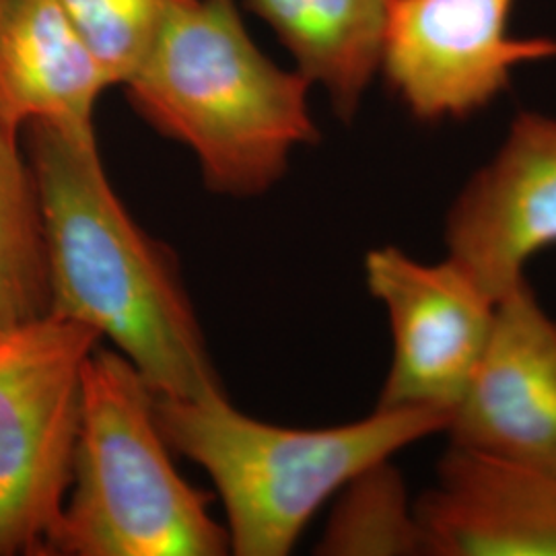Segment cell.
<instances>
[{"instance_id": "obj_15", "label": "cell", "mask_w": 556, "mask_h": 556, "mask_svg": "<svg viewBox=\"0 0 556 556\" xmlns=\"http://www.w3.org/2000/svg\"><path fill=\"white\" fill-rule=\"evenodd\" d=\"M112 85H124L160 36L172 0H60Z\"/></svg>"}, {"instance_id": "obj_2", "label": "cell", "mask_w": 556, "mask_h": 556, "mask_svg": "<svg viewBox=\"0 0 556 556\" xmlns=\"http://www.w3.org/2000/svg\"><path fill=\"white\" fill-rule=\"evenodd\" d=\"M124 87L157 132L192 149L206 188L227 197L266 192L291 153L319 137L312 83L260 50L233 0H172Z\"/></svg>"}, {"instance_id": "obj_9", "label": "cell", "mask_w": 556, "mask_h": 556, "mask_svg": "<svg viewBox=\"0 0 556 556\" xmlns=\"http://www.w3.org/2000/svg\"><path fill=\"white\" fill-rule=\"evenodd\" d=\"M417 503L425 556H556V454L447 443Z\"/></svg>"}, {"instance_id": "obj_13", "label": "cell", "mask_w": 556, "mask_h": 556, "mask_svg": "<svg viewBox=\"0 0 556 556\" xmlns=\"http://www.w3.org/2000/svg\"><path fill=\"white\" fill-rule=\"evenodd\" d=\"M50 314L40 190L21 135L0 119V330Z\"/></svg>"}, {"instance_id": "obj_11", "label": "cell", "mask_w": 556, "mask_h": 556, "mask_svg": "<svg viewBox=\"0 0 556 556\" xmlns=\"http://www.w3.org/2000/svg\"><path fill=\"white\" fill-rule=\"evenodd\" d=\"M112 80L60 0H9L0 13V119L96 130L93 112Z\"/></svg>"}, {"instance_id": "obj_16", "label": "cell", "mask_w": 556, "mask_h": 556, "mask_svg": "<svg viewBox=\"0 0 556 556\" xmlns=\"http://www.w3.org/2000/svg\"><path fill=\"white\" fill-rule=\"evenodd\" d=\"M7 2H9V0H0V13H2V11H4V7H7Z\"/></svg>"}, {"instance_id": "obj_6", "label": "cell", "mask_w": 556, "mask_h": 556, "mask_svg": "<svg viewBox=\"0 0 556 556\" xmlns=\"http://www.w3.org/2000/svg\"><path fill=\"white\" fill-rule=\"evenodd\" d=\"M365 282L392 334L376 406L452 418L486 355L498 299L454 260L422 262L396 245L367 252Z\"/></svg>"}, {"instance_id": "obj_1", "label": "cell", "mask_w": 556, "mask_h": 556, "mask_svg": "<svg viewBox=\"0 0 556 556\" xmlns=\"http://www.w3.org/2000/svg\"><path fill=\"white\" fill-rule=\"evenodd\" d=\"M21 135L40 190L50 314L108 338L157 394H225L178 258L118 199L96 130L38 119Z\"/></svg>"}, {"instance_id": "obj_7", "label": "cell", "mask_w": 556, "mask_h": 556, "mask_svg": "<svg viewBox=\"0 0 556 556\" xmlns=\"http://www.w3.org/2000/svg\"><path fill=\"white\" fill-rule=\"evenodd\" d=\"M514 2H392L381 71L415 118H468L509 87L517 64L556 56L555 40L511 36Z\"/></svg>"}, {"instance_id": "obj_4", "label": "cell", "mask_w": 556, "mask_h": 556, "mask_svg": "<svg viewBox=\"0 0 556 556\" xmlns=\"http://www.w3.org/2000/svg\"><path fill=\"white\" fill-rule=\"evenodd\" d=\"M188 484L155 417V390L100 344L83 371L71 489L48 556H220L229 534Z\"/></svg>"}, {"instance_id": "obj_12", "label": "cell", "mask_w": 556, "mask_h": 556, "mask_svg": "<svg viewBox=\"0 0 556 556\" xmlns=\"http://www.w3.org/2000/svg\"><path fill=\"white\" fill-rule=\"evenodd\" d=\"M394 0H245L266 21L312 85L324 87L340 119L358 105L381 68Z\"/></svg>"}, {"instance_id": "obj_14", "label": "cell", "mask_w": 556, "mask_h": 556, "mask_svg": "<svg viewBox=\"0 0 556 556\" xmlns=\"http://www.w3.org/2000/svg\"><path fill=\"white\" fill-rule=\"evenodd\" d=\"M326 556H425L417 497L392 459L351 478L316 546Z\"/></svg>"}, {"instance_id": "obj_10", "label": "cell", "mask_w": 556, "mask_h": 556, "mask_svg": "<svg viewBox=\"0 0 556 556\" xmlns=\"http://www.w3.org/2000/svg\"><path fill=\"white\" fill-rule=\"evenodd\" d=\"M443 435L497 456L556 454V318L528 278L498 299L486 355Z\"/></svg>"}, {"instance_id": "obj_8", "label": "cell", "mask_w": 556, "mask_h": 556, "mask_svg": "<svg viewBox=\"0 0 556 556\" xmlns=\"http://www.w3.org/2000/svg\"><path fill=\"white\" fill-rule=\"evenodd\" d=\"M445 256L495 299L556 245V118L517 114L495 155L472 174L443 223Z\"/></svg>"}, {"instance_id": "obj_3", "label": "cell", "mask_w": 556, "mask_h": 556, "mask_svg": "<svg viewBox=\"0 0 556 556\" xmlns=\"http://www.w3.org/2000/svg\"><path fill=\"white\" fill-rule=\"evenodd\" d=\"M155 417L172 452L199 464L217 486L229 553L239 556L293 553L321 505L351 478L450 425L433 410L376 406L353 422L295 429L248 417L225 394L157 392Z\"/></svg>"}, {"instance_id": "obj_5", "label": "cell", "mask_w": 556, "mask_h": 556, "mask_svg": "<svg viewBox=\"0 0 556 556\" xmlns=\"http://www.w3.org/2000/svg\"><path fill=\"white\" fill-rule=\"evenodd\" d=\"M100 342L52 314L0 330V556H48L73 478L83 371Z\"/></svg>"}]
</instances>
